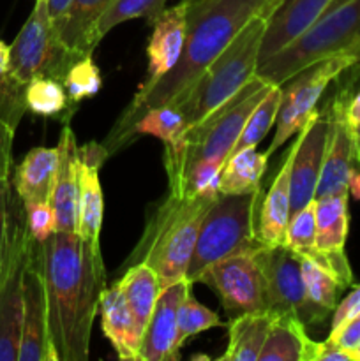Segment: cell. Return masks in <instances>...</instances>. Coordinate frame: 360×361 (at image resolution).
<instances>
[{"instance_id":"cell-1","label":"cell","mask_w":360,"mask_h":361,"mask_svg":"<svg viewBox=\"0 0 360 361\" xmlns=\"http://www.w3.org/2000/svg\"><path fill=\"white\" fill-rule=\"evenodd\" d=\"M187 34L182 55L168 74L150 87L138 90L102 145L115 154L129 141L133 129L145 111L168 106L186 94L187 88L228 48L229 42L254 16L270 14L274 0H186Z\"/></svg>"},{"instance_id":"cell-2","label":"cell","mask_w":360,"mask_h":361,"mask_svg":"<svg viewBox=\"0 0 360 361\" xmlns=\"http://www.w3.org/2000/svg\"><path fill=\"white\" fill-rule=\"evenodd\" d=\"M48 330L55 361H87L99 300L106 289L101 247L78 233L55 231L42 242Z\"/></svg>"},{"instance_id":"cell-3","label":"cell","mask_w":360,"mask_h":361,"mask_svg":"<svg viewBox=\"0 0 360 361\" xmlns=\"http://www.w3.org/2000/svg\"><path fill=\"white\" fill-rule=\"evenodd\" d=\"M217 197H180L169 192L148 217L127 267L147 263L154 268L161 291L186 279L201 221Z\"/></svg>"},{"instance_id":"cell-4","label":"cell","mask_w":360,"mask_h":361,"mask_svg":"<svg viewBox=\"0 0 360 361\" xmlns=\"http://www.w3.org/2000/svg\"><path fill=\"white\" fill-rule=\"evenodd\" d=\"M267 18L254 16L228 44V48L201 73L182 97L168 106H175L193 127L214 109L232 99L256 74L260 62L261 39Z\"/></svg>"},{"instance_id":"cell-5","label":"cell","mask_w":360,"mask_h":361,"mask_svg":"<svg viewBox=\"0 0 360 361\" xmlns=\"http://www.w3.org/2000/svg\"><path fill=\"white\" fill-rule=\"evenodd\" d=\"M341 53L360 55V0H348L327 11L295 41L260 60L256 76L270 85H282L311 63Z\"/></svg>"},{"instance_id":"cell-6","label":"cell","mask_w":360,"mask_h":361,"mask_svg":"<svg viewBox=\"0 0 360 361\" xmlns=\"http://www.w3.org/2000/svg\"><path fill=\"white\" fill-rule=\"evenodd\" d=\"M260 192L219 194L201 221L186 279L196 284L205 268L224 257L261 245L254 229Z\"/></svg>"},{"instance_id":"cell-7","label":"cell","mask_w":360,"mask_h":361,"mask_svg":"<svg viewBox=\"0 0 360 361\" xmlns=\"http://www.w3.org/2000/svg\"><path fill=\"white\" fill-rule=\"evenodd\" d=\"M270 88V83L254 74L232 99L214 109L196 126L189 127L186 136L182 178L189 169L201 164H212L222 169L224 162L233 154L247 118Z\"/></svg>"},{"instance_id":"cell-8","label":"cell","mask_w":360,"mask_h":361,"mask_svg":"<svg viewBox=\"0 0 360 361\" xmlns=\"http://www.w3.org/2000/svg\"><path fill=\"white\" fill-rule=\"evenodd\" d=\"M81 59L59 39L46 0H35L30 16L11 44L9 74L16 83L27 85L35 78L64 81L69 67Z\"/></svg>"},{"instance_id":"cell-9","label":"cell","mask_w":360,"mask_h":361,"mask_svg":"<svg viewBox=\"0 0 360 361\" xmlns=\"http://www.w3.org/2000/svg\"><path fill=\"white\" fill-rule=\"evenodd\" d=\"M360 60L359 53H341L328 56L306 69L293 74L281 87V106L277 111V129H275L267 155L270 157L289 137L299 134L318 113V102L328 85L337 80L346 69Z\"/></svg>"},{"instance_id":"cell-10","label":"cell","mask_w":360,"mask_h":361,"mask_svg":"<svg viewBox=\"0 0 360 361\" xmlns=\"http://www.w3.org/2000/svg\"><path fill=\"white\" fill-rule=\"evenodd\" d=\"M23 201L11 194L9 238L0 271V361H18L23 323V274L28 250Z\"/></svg>"},{"instance_id":"cell-11","label":"cell","mask_w":360,"mask_h":361,"mask_svg":"<svg viewBox=\"0 0 360 361\" xmlns=\"http://www.w3.org/2000/svg\"><path fill=\"white\" fill-rule=\"evenodd\" d=\"M254 250L215 261L198 277V282L219 296L228 319L268 310L265 277Z\"/></svg>"},{"instance_id":"cell-12","label":"cell","mask_w":360,"mask_h":361,"mask_svg":"<svg viewBox=\"0 0 360 361\" xmlns=\"http://www.w3.org/2000/svg\"><path fill=\"white\" fill-rule=\"evenodd\" d=\"M265 277L267 309L274 314H295L304 324L323 323L325 317L311 305L302 277L299 254L286 245H260L254 250Z\"/></svg>"},{"instance_id":"cell-13","label":"cell","mask_w":360,"mask_h":361,"mask_svg":"<svg viewBox=\"0 0 360 361\" xmlns=\"http://www.w3.org/2000/svg\"><path fill=\"white\" fill-rule=\"evenodd\" d=\"M18 361H55L49 344L42 242H37L32 236L28 240L23 274V323Z\"/></svg>"},{"instance_id":"cell-14","label":"cell","mask_w":360,"mask_h":361,"mask_svg":"<svg viewBox=\"0 0 360 361\" xmlns=\"http://www.w3.org/2000/svg\"><path fill=\"white\" fill-rule=\"evenodd\" d=\"M346 99H348L346 92H341L327 109L330 116V133H328L327 152L318 182L316 197L349 194V178L356 169H360V148L346 122Z\"/></svg>"},{"instance_id":"cell-15","label":"cell","mask_w":360,"mask_h":361,"mask_svg":"<svg viewBox=\"0 0 360 361\" xmlns=\"http://www.w3.org/2000/svg\"><path fill=\"white\" fill-rule=\"evenodd\" d=\"M328 133H330V116L328 111L316 115L306 127L296 134V148L293 155L292 178V214L313 203L316 197L318 182L323 169L325 152H327Z\"/></svg>"},{"instance_id":"cell-16","label":"cell","mask_w":360,"mask_h":361,"mask_svg":"<svg viewBox=\"0 0 360 361\" xmlns=\"http://www.w3.org/2000/svg\"><path fill=\"white\" fill-rule=\"evenodd\" d=\"M193 289V282L182 279L159 293L152 316L145 326L141 338L140 361H179V307L187 293Z\"/></svg>"},{"instance_id":"cell-17","label":"cell","mask_w":360,"mask_h":361,"mask_svg":"<svg viewBox=\"0 0 360 361\" xmlns=\"http://www.w3.org/2000/svg\"><path fill=\"white\" fill-rule=\"evenodd\" d=\"M349 194H334L314 200V215H316V249L327 261V267L344 288L353 284V274L348 257L344 252V243L348 238Z\"/></svg>"},{"instance_id":"cell-18","label":"cell","mask_w":360,"mask_h":361,"mask_svg":"<svg viewBox=\"0 0 360 361\" xmlns=\"http://www.w3.org/2000/svg\"><path fill=\"white\" fill-rule=\"evenodd\" d=\"M109 157L102 143L83 145L78 157V229L76 233L83 242L99 245V235L102 226V189L99 182V169Z\"/></svg>"},{"instance_id":"cell-19","label":"cell","mask_w":360,"mask_h":361,"mask_svg":"<svg viewBox=\"0 0 360 361\" xmlns=\"http://www.w3.org/2000/svg\"><path fill=\"white\" fill-rule=\"evenodd\" d=\"M152 35L148 39L147 78L138 90L150 87L168 74L182 55L187 34V2L182 0L176 6L164 9L152 21Z\"/></svg>"},{"instance_id":"cell-20","label":"cell","mask_w":360,"mask_h":361,"mask_svg":"<svg viewBox=\"0 0 360 361\" xmlns=\"http://www.w3.org/2000/svg\"><path fill=\"white\" fill-rule=\"evenodd\" d=\"M334 0H279L267 16L260 60L268 59L316 23Z\"/></svg>"},{"instance_id":"cell-21","label":"cell","mask_w":360,"mask_h":361,"mask_svg":"<svg viewBox=\"0 0 360 361\" xmlns=\"http://www.w3.org/2000/svg\"><path fill=\"white\" fill-rule=\"evenodd\" d=\"M59 169L53 183L52 203L55 212L56 231L76 233L78 229V157L80 147L76 143L73 129L64 126L59 145Z\"/></svg>"},{"instance_id":"cell-22","label":"cell","mask_w":360,"mask_h":361,"mask_svg":"<svg viewBox=\"0 0 360 361\" xmlns=\"http://www.w3.org/2000/svg\"><path fill=\"white\" fill-rule=\"evenodd\" d=\"M296 137L289 150L286 152L281 169L275 175L267 196L261 201L260 212L254 221L256 238L261 245L277 247L284 245L286 226L292 215V190H289V178H292L293 155H295Z\"/></svg>"},{"instance_id":"cell-23","label":"cell","mask_w":360,"mask_h":361,"mask_svg":"<svg viewBox=\"0 0 360 361\" xmlns=\"http://www.w3.org/2000/svg\"><path fill=\"white\" fill-rule=\"evenodd\" d=\"M99 312H101V326L104 337L112 342L116 356L120 360L140 361V349L143 331L134 319L133 310L124 298L119 284L106 286L99 300Z\"/></svg>"},{"instance_id":"cell-24","label":"cell","mask_w":360,"mask_h":361,"mask_svg":"<svg viewBox=\"0 0 360 361\" xmlns=\"http://www.w3.org/2000/svg\"><path fill=\"white\" fill-rule=\"evenodd\" d=\"M115 0H73L69 9L53 23L59 39L76 55H92L101 39L97 25Z\"/></svg>"},{"instance_id":"cell-25","label":"cell","mask_w":360,"mask_h":361,"mask_svg":"<svg viewBox=\"0 0 360 361\" xmlns=\"http://www.w3.org/2000/svg\"><path fill=\"white\" fill-rule=\"evenodd\" d=\"M318 348L295 314H275L258 361H316Z\"/></svg>"},{"instance_id":"cell-26","label":"cell","mask_w":360,"mask_h":361,"mask_svg":"<svg viewBox=\"0 0 360 361\" xmlns=\"http://www.w3.org/2000/svg\"><path fill=\"white\" fill-rule=\"evenodd\" d=\"M59 169V148H32L18 164L13 176V189L23 203L49 201Z\"/></svg>"},{"instance_id":"cell-27","label":"cell","mask_w":360,"mask_h":361,"mask_svg":"<svg viewBox=\"0 0 360 361\" xmlns=\"http://www.w3.org/2000/svg\"><path fill=\"white\" fill-rule=\"evenodd\" d=\"M274 316L275 314L270 310H261V312L244 314L235 319H229L228 348L219 360L258 361Z\"/></svg>"},{"instance_id":"cell-28","label":"cell","mask_w":360,"mask_h":361,"mask_svg":"<svg viewBox=\"0 0 360 361\" xmlns=\"http://www.w3.org/2000/svg\"><path fill=\"white\" fill-rule=\"evenodd\" d=\"M116 284L122 289L124 298H126L129 309L133 310L138 326L141 331H145V326H147L155 302L159 298V293H161L157 274L147 263L131 264L127 267L122 279L116 281Z\"/></svg>"},{"instance_id":"cell-29","label":"cell","mask_w":360,"mask_h":361,"mask_svg":"<svg viewBox=\"0 0 360 361\" xmlns=\"http://www.w3.org/2000/svg\"><path fill=\"white\" fill-rule=\"evenodd\" d=\"M267 152L261 154L256 148L235 152L224 162L219 175L221 194H251L260 192L261 178L268 164Z\"/></svg>"},{"instance_id":"cell-30","label":"cell","mask_w":360,"mask_h":361,"mask_svg":"<svg viewBox=\"0 0 360 361\" xmlns=\"http://www.w3.org/2000/svg\"><path fill=\"white\" fill-rule=\"evenodd\" d=\"M300 261H302V277L307 298L311 305L327 319L328 314L334 312L337 307V296L344 289V286L330 270L318 264L316 261L302 256H300Z\"/></svg>"},{"instance_id":"cell-31","label":"cell","mask_w":360,"mask_h":361,"mask_svg":"<svg viewBox=\"0 0 360 361\" xmlns=\"http://www.w3.org/2000/svg\"><path fill=\"white\" fill-rule=\"evenodd\" d=\"M281 87L279 85H272V88L268 90V94L265 95L260 101V104L253 109V113L247 118L246 126H244L242 134H240L239 141H236L235 148H233V154L240 150H246V148H256L261 143L265 136L268 134V130L272 129V126L277 120V111L279 106H281ZM232 154V155H233ZM229 155V157H232Z\"/></svg>"},{"instance_id":"cell-32","label":"cell","mask_w":360,"mask_h":361,"mask_svg":"<svg viewBox=\"0 0 360 361\" xmlns=\"http://www.w3.org/2000/svg\"><path fill=\"white\" fill-rule=\"evenodd\" d=\"M25 104L28 111L41 116H55L64 113L69 104L62 81L53 78H35L25 85Z\"/></svg>"},{"instance_id":"cell-33","label":"cell","mask_w":360,"mask_h":361,"mask_svg":"<svg viewBox=\"0 0 360 361\" xmlns=\"http://www.w3.org/2000/svg\"><path fill=\"white\" fill-rule=\"evenodd\" d=\"M166 2L168 0H115L99 21L97 37L102 39L116 25L134 18H145L152 23L164 11Z\"/></svg>"},{"instance_id":"cell-34","label":"cell","mask_w":360,"mask_h":361,"mask_svg":"<svg viewBox=\"0 0 360 361\" xmlns=\"http://www.w3.org/2000/svg\"><path fill=\"white\" fill-rule=\"evenodd\" d=\"M284 245L302 257H309V259L316 257L318 249L314 201L289 215L288 226H286Z\"/></svg>"},{"instance_id":"cell-35","label":"cell","mask_w":360,"mask_h":361,"mask_svg":"<svg viewBox=\"0 0 360 361\" xmlns=\"http://www.w3.org/2000/svg\"><path fill=\"white\" fill-rule=\"evenodd\" d=\"M62 85L66 88L67 99H69L71 104H78L85 99L94 97L101 90L102 78L92 55H85L78 59L67 71Z\"/></svg>"},{"instance_id":"cell-36","label":"cell","mask_w":360,"mask_h":361,"mask_svg":"<svg viewBox=\"0 0 360 361\" xmlns=\"http://www.w3.org/2000/svg\"><path fill=\"white\" fill-rule=\"evenodd\" d=\"M228 323L205 305H201L193 293H187L186 298L182 300L179 307V338L180 344L201 331L212 330V328H226Z\"/></svg>"},{"instance_id":"cell-37","label":"cell","mask_w":360,"mask_h":361,"mask_svg":"<svg viewBox=\"0 0 360 361\" xmlns=\"http://www.w3.org/2000/svg\"><path fill=\"white\" fill-rule=\"evenodd\" d=\"M25 219H27V229L30 236L37 242H44L56 231L55 212L49 201H34V203H23Z\"/></svg>"},{"instance_id":"cell-38","label":"cell","mask_w":360,"mask_h":361,"mask_svg":"<svg viewBox=\"0 0 360 361\" xmlns=\"http://www.w3.org/2000/svg\"><path fill=\"white\" fill-rule=\"evenodd\" d=\"M11 164H13V161L0 166V271H2L7 238H9V207H11V194H13Z\"/></svg>"},{"instance_id":"cell-39","label":"cell","mask_w":360,"mask_h":361,"mask_svg":"<svg viewBox=\"0 0 360 361\" xmlns=\"http://www.w3.org/2000/svg\"><path fill=\"white\" fill-rule=\"evenodd\" d=\"M360 312V286H356L341 303L334 309V317H332L330 334L337 331L342 324L348 323L353 316Z\"/></svg>"},{"instance_id":"cell-40","label":"cell","mask_w":360,"mask_h":361,"mask_svg":"<svg viewBox=\"0 0 360 361\" xmlns=\"http://www.w3.org/2000/svg\"><path fill=\"white\" fill-rule=\"evenodd\" d=\"M328 338L337 345H341L342 349L352 351L353 348H356V344L360 342V312L353 316L348 323L342 324L337 331L328 335Z\"/></svg>"},{"instance_id":"cell-41","label":"cell","mask_w":360,"mask_h":361,"mask_svg":"<svg viewBox=\"0 0 360 361\" xmlns=\"http://www.w3.org/2000/svg\"><path fill=\"white\" fill-rule=\"evenodd\" d=\"M316 361H355V360H353V355L349 349H342L341 345H337L335 342H332L330 338H327L325 342H320Z\"/></svg>"},{"instance_id":"cell-42","label":"cell","mask_w":360,"mask_h":361,"mask_svg":"<svg viewBox=\"0 0 360 361\" xmlns=\"http://www.w3.org/2000/svg\"><path fill=\"white\" fill-rule=\"evenodd\" d=\"M344 115L349 130H352L353 137H355V143L360 148V92L353 95V97L346 99Z\"/></svg>"},{"instance_id":"cell-43","label":"cell","mask_w":360,"mask_h":361,"mask_svg":"<svg viewBox=\"0 0 360 361\" xmlns=\"http://www.w3.org/2000/svg\"><path fill=\"white\" fill-rule=\"evenodd\" d=\"M14 127L0 120V166L13 161V140H14Z\"/></svg>"},{"instance_id":"cell-44","label":"cell","mask_w":360,"mask_h":361,"mask_svg":"<svg viewBox=\"0 0 360 361\" xmlns=\"http://www.w3.org/2000/svg\"><path fill=\"white\" fill-rule=\"evenodd\" d=\"M46 2H48V13L49 18H52V23H55L56 20H60L66 14L73 0H46Z\"/></svg>"},{"instance_id":"cell-45","label":"cell","mask_w":360,"mask_h":361,"mask_svg":"<svg viewBox=\"0 0 360 361\" xmlns=\"http://www.w3.org/2000/svg\"><path fill=\"white\" fill-rule=\"evenodd\" d=\"M9 60H11V46L0 41V78L6 76L9 71Z\"/></svg>"},{"instance_id":"cell-46","label":"cell","mask_w":360,"mask_h":361,"mask_svg":"<svg viewBox=\"0 0 360 361\" xmlns=\"http://www.w3.org/2000/svg\"><path fill=\"white\" fill-rule=\"evenodd\" d=\"M348 192L352 194L355 200L360 201V169H356V171L352 175V178H349Z\"/></svg>"},{"instance_id":"cell-47","label":"cell","mask_w":360,"mask_h":361,"mask_svg":"<svg viewBox=\"0 0 360 361\" xmlns=\"http://www.w3.org/2000/svg\"><path fill=\"white\" fill-rule=\"evenodd\" d=\"M352 355H353V360L360 361V342H359V344H356V348L352 349Z\"/></svg>"},{"instance_id":"cell-48","label":"cell","mask_w":360,"mask_h":361,"mask_svg":"<svg viewBox=\"0 0 360 361\" xmlns=\"http://www.w3.org/2000/svg\"><path fill=\"white\" fill-rule=\"evenodd\" d=\"M277 4H279V0H274V2H272V9H274V7L277 6ZM272 9H270V13H272Z\"/></svg>"}]
</instances>
